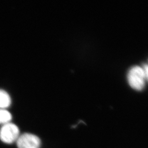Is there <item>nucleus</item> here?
<instances>
[{
  "label": "nucleus",
  "mask_w": 148,
  "mask_h": 148,
  "mask_svg": "<svg viewBox=\"0 0 148 148\" xmlns=\"http://www.w3.org/2000/svg\"><path fill=\"white\" fill-rule=\"evenodd\" d=\"M127 79L129 85L133 89L140 91L144 89L145 86L148 76L145 74L143 68L136 66L130 70L127 75Z\"/></svg>",
  "instance_id": "f257e3e1"
},
{
  "label": "nucleus",
  "mask_w": 148,
  "mask_h": 148,
  "mask_svg": "<svg viewBox=\"0 0 148 148\" xmlns=\"http://www.w3.org/2000/svg\"><path fill=\"white\" fill-rule=\"evenodd\" d=\"M19 136L18 127L11 122L3 125L0 130V139L7 144H11L16 142Z\"/></svg>",
  "instance_id": "f03ea898"
},
{
  "label": "nucleus",
  "mask_w": 148,
  "mask_h": 148,
  "mask_svg": "<svg viewBox=\"0 0 148 148\" xmlns=\"http://www.w3.org/2000/svg\"><path fill=\"white\" fill-rule=\"evenodd\" d=\"M16 142L18 148H40L41 143L39 138L31 133L21 134Z\"/></svg>",
  "instance_id": "7ed1b4c3"
},
{
  "label": "nucleus",
  "mask_w": 148,
  "mask_h": 148,
  "mask_svg": "<svg viewBox=\"0 0 148 148\" xmlns=\"http://www.w3.org/2000/svg\"><path fill=\"white\" fill-rule=\"evenodd\" d=\"M11 97L3 90H0V109H4L10 106L11 104Z\"/></svg>",
  "instance_id": "20e7f679"
},
{
  "label": "nucleus",
  "mask_w": 148,
  "mask_h": 148,
  "mask_svg": "<svg viewBox=\"0 0 148 148\" xmlns=\"http://www.w3.org/2000/svg\"><path fill=\"white\" fill-rule=\"evenodd\" d=\"M12 119L11 113L6 109H0V124H5L10 122Z\"/></svg>",
  "instance_id": "39448f33"
}]
</instances>
